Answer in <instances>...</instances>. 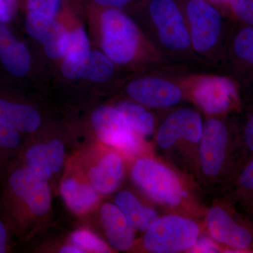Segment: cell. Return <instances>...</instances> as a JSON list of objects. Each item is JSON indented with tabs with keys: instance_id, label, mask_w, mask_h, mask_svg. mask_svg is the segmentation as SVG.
Segmentation results:
<instances>
[{
	"instance_id": "2",
	"label": "cell",
	"mask_w": 253,
	"mask_h": 253,
	"mask_svg": "<svg viewBox=\"0 0 253 253\" xmlns=\"http://www.w3.org/2000/svg\"><path fill=\"white\" fill-rule=\"evenodd\" d=\"M199 233L194 221L179 216H166L156 219L146 229L143 244L151 253H179L191 249Z\"/></svg>"
},
{
	"instance_id": "7",
	"label": "cell",
	"mask_w": 253,
	"mask_h": 253,
	"mask_svg": "<svg viewBox=\"0 0 253 253\" xmlns=\"http://www.w3.org/2000/svg\"><path fill=\"white\" fill-rule=\"evenodd\" d=\"M187 15L195 49L198 51L211 49L220 34L219 12L204 0H191L188 4Z\"/></svg>"
},
{
	"instance_id": "9",
	"label": "cell",
	"mask_w": 253,
	"mask_h": 253,
	"mask_svg": "<svg viewBox=\"0 0 253 253\" xmlns=\"http://www.w3.org/2000/svg\"><path fill=\"white\" fill-rule=\"evenodd\" d=\"M203 125L199 113L191 109H181L166 120L158 131L157 142L163 149L172 147L180 139L199 142L203 133Z\"/></svg>"
},
{
	"instance_id": "22",
	"label": "cell",
	"mask_w": 253,
	"mask_h": 253,
	"mask_svg": "<svg viewBox=\"0 0 253 253\" xmlns=\"http://www.w3.org/2000/svg\"><path fill=\"white\" fill-rule=\"evenodd\" d=\"M116 109L123 113L129 126L137 135L149 136L154 131V118L142 106L124 101L120 103Z\"/></svg>"
},
{
	"instance_id": "15",
	"label": "cell",
	"mask_w": 253,
	"mask_h": 253,
	"mask_svg": "<svg viewBox=\"0 0 253 253\" xmlns=\"http://www.w3.org/2000/svg\"><path fill=\"white\" fill-rule=\"evenodd\" d=\"M124 174L122 157L117 153L109 152L89 168L86 178L101 196H106L116 191Z\"/></svg>"
},
{
	"instance_id": "4",
	"label": "cell",
	"mask_w": 253,
	"mask_h": 253,
	"mask_svg": "<svg viewBox=\"0 0 253 253\" xmlns=\"http://www.w3.org/2000/svg\"><path fill=\"white\" fill-rule=\"evenodd\" d=\"M102 46L113 62L125 64L135 55L137 31L130 18L117 9L106 10L101 16Z\"/></svg>"
},
{
	"instance_id": "11",
	"label": "cell",
	"mask_w": 253,
	"mask_h": 253,
	"mask_svg": "<svg viewBox=\"0 0 253 253\" xmlns=\"http://www.w3.org/2000/svg\"><path fill=\"white\" fill-rule=\"evenodd\" d=\"M228 131L225 125L218 120L206 123L201 136L200 158L203 170L210 176L221 170L225 160Z\"/></svg>"
},
{
	"instance_id": "31",
	"label": "cell",
	"mask_w": 253,
	"mask_h": 253,
	"mask_svg": "<svg viewBox=\"0 0 253 253\" xmlns=\"http://www.w3.org/2000/svg\"><path fill=\"white\" fill-rule=\"evenodd\" d=\"M7 222L0 217V253H6L9 247V228Z\"/></svg>"
},
{
	"instance_id": "21",
	"label": "cell",
	"mask_w": 253,
	"mask_h": 253,
	"mask_svg": "<svg viewBox=\"0 0 253 253\" xmlns=\"http://www.w3.org/2000/svg\"><path fill=\"white\" fill-rule=\"evenodd\" d=\"M26 26L28 33L44 48L54 44L66 31L54 17L38 11H28Z\"/></svg>"
},
{
	"instance_id": "37",
	"label": "cell",
	"mask_w": 253,
	"mask_h": 253,
	"mask_svg": "<svg viewBox=\"0 0 253 253\" xmlns=\"http://www.w3.org/2000/svg\"><path fill=\"white\" fill-rule=\"evenodd\" d=\"M251 2H252L253 4V0H251Z\"/></svg>"
},
{
	"instance_id": "25",
	"label": "cell",
	"mask_w": 253,
	"mask_h": 253,
	"mask_svg": "<svg viewBox=\"0 0 253 253\" xmlns=\"http://www.w3.org/2000/svg\"><path fill=\"white\" fill-rule=\"evenodd\" d=\"M71 244L78 246L84 253H111V249L106 242L90 229L81 228L73 231L70 236Z\"/></svg>"
},
{
	"instance_id": "30",
	"label": "cell",
	"mask_w": 253,
	"mask_h": 253,
	"mask_svg": "<svg viewBox=\"0 0 253 253\" xmlns=\"http://www.w3.org/2000/svg\"><path fill=\"white\" fill-rule=\"evenodd\" d=\"M193 253H218L219 249L217 246L208 238L203 237L196 240L194 246L191 248Z\"/></svg>"
},
{
	"instance_id": "17",
	"label": "cell",
	"mask_w": 253,
	"mask_h": 253,
	"mask_svg": "<svg viewBox=\"0 0 253 253\" xmlns=\"http://www.w3.org/2000/svg\"><path fill=\"white\" fill-rule=\"evenodd\" d=\"M0 60L6 69L18 77L24 76L31 67L29 51L16 41L7 28L0 22Z\"/></svg>"
},
{
	"instance_id": "26",
	"label": "cell",
	"mask_w": 253,
	"mask_h": 253,
	"mask_svg": "<svg viewBox=\"0 0 253 253\" xmlns=\"http://www.w3.org/2000/svg\"><path fill=\"white\" fill-rule=\"evenodd\" d=\"M237 58L253 68V26H246L239 32L234 41Z\"/></svg>"
},
{
	"instance_id": "19",
	"label": "cell",
	"mask_w": 253,
	"mask_h": 253,
	"mask_svg": "<svg viewBox=\"0 0 253 253\" xmlns=\"http://www.w3.org/2000/svg\"><path fill=\"white\" fill-rule=\"evenodd\" d=\"M90 51L89 39L83 28H77L70 33L62 64L63 76L68 79L81 78L83 63Z\"/></svg>"
},
{
	"instance_id": "23",
	"label": "cell",
	"mask_w": 253,
	"mask_h": 253,
	"mask_svg": "<svg viewBox=\"0 0 253 253\" xmlns=\"http://www.w3.org/2000/svg\"><path fill=\"white\" fill-rule=\"evenodd\" d=\"M114 66L106 55L90 51L82 67L81 78L95 83L107 81L112 76Z\"/></svg>"
},
{
	"instance_id": "27",
	"label": "cell",
	"mask_w": 253,
	"mask_h": 253,
	"mask_svg": "<svg viewBox=\"0 0 253 253\" xmlns=\"http://www.w3.org/2000/svg\"><path fill=\"white\" fill-rule=\"evenodd\" d=\"M63 0H28V11H38L54 17L59 12Z\"/></svg>"
},
{
	"instance_id": "32",
	"label": "cell",
	"mask_w": 253,
	"mask_h": 253,
	"mask_svg": "<svg viewBox=\"0 0 253 253\" xmlns=\"http://www.w3.org/2000/svg\"><path fill=\"white\" fill-rule=\"evenodd\" d=\"M244 138L246 146L253 153V114L250 116L245 125Z\"/></svg>"
},
{
	"instance_id": "28",
	"label": "cell",
	"mask_w": 253,
	"mask_h": 253,
	"mask_svg": "<svg viewBox=\"0 0 253 253\" xmlns=\"http://www.w3.org/2000/svg\"><path fill=\"white\" fill-rule=\"evenodd\" d=\"M231 8L238 17L253 26V4L251 0H229Z\"/></svg>"
},
{
	"instance_id": "13",
	"label": "cell",
	"mask_w": 253,
	"mask_h": 253,
	"mask_svg": "<svg viewBox=\"0 0 253 253\" xmlns=\"http://www.w3.org/2000/svg\"><path fill=\"white\" fill-rule=\"evenodd\" d=\"M236 95L232 82L221 77L204 78L198 83L194 91L198 104L209 113L224 112L230 107Z\"/></svg>"
},
{
	"instance_id": "3",
	"label": "cell",
	"mask_w": 253,
	"mask_h": 253,
	"mask_svg": "<svg viewBox=\"0 0 253 253\" xmlns=\"http://www.w3.org/2000/svg\"><path fill=\"white\" fill-rule=\"evenodd\" d=\"M131 174L136 185L156 202L170 206L180 203L184 195L180 181L163 165L149 158H141L133 165Z\"/></svg>"
},
{
	"instance_id": "33",
	"label": "cell",
	"mask_w": 253,
	"mask_h": 253,
	"mask_svg": "<svg viewBox=\"0 0 253 253\" xmlns=\"http://www.w3.org/2000/svg\"><path fill=\"white\" fill-rule=\"evenodd\" d=\"M13 6L9 0H0V22H8L11 19Z\"/></svg>"
},
{
	"instance_id": "8",
	"label": "cell",
	"mask_w": 253,
	"mask_h": 253,
	"mask_svg": "<svg viewBox=\"0 0 253 253\" xmlns=\"http://www.w3.org/2000/svg\"><path fill=\"white\" fill-rule=\"evenodd\" d=\"M22 166L49 181L64 166L66 148L58 139L32 144L21 153Z\"/></svg>"
},
{
	"instance_id": "12",
	"label": "cell",
	"mask_w": 253,
	"mask_h": 253,
	"mask_svg": "<svg viewBox=\"0 0 253 253\" xmlns=\"http://www.w3.org/2000/svg\"><path fill=\"white\" fill-rule=\"evenodd\" d=\"M131 97L146 106L169 107L181 99V91L172 83L158 78H141L131 82L126 88Z\"/></svg>"
},
{
	"instance_id": "34",
	"label": "cell",
	"mask_w": 253,
	"mask_h": 253,
	"mask_svg": "<svg viewBox=\"0 0 253 253\" xmlns=\"http://www.w3.org/2000/svg\"><path fill=\"white\" fill-rule=\"evenodd\" d=\"M95 2L109 7H119L129 2V0H94Z\"/></svg>"
},
{
	"instance_id": "5",
	"label": "cell",
	"mask_w": 253,
	"mask_h": 253,
	"mask_svg": "<svg viewBox=\"0 0 253 253\" xmlns=\"http://www.w3.org/2000/svg\"><path fill=\"white\" fill-rule=\"evenodd\" d=\"M91 121L95 134L103 144L128 156L136 154L140 149L137 134L116 108L99 106L93 111Z\"/></svg>"
},
{
	"instance_id": "29",
	"label": "cell",
	"mask_w": 253,
	"mask_h": 253,
	"mask_svg": "<svg viewBox=\"0 0 253 253\" xmlns=\"http://www.w3.org/2000/svg\"><path fill=\"white\" fill-rule=\"evenodd\" d=\"M239 183L242 189L253 194V158L240 174Z\"/></svg>"
},
{
	"instance_id": "1",
	"label": "cell",
	"mask_w": 253,
	"mask_h": 253,
	"mask_svg": "<svg viewBox=\"0 0 253 253\" xmlns=\"http://www.w3.org/2000/svg\"><path fill=\"white\" fill-rule=\"evenodd\" d=\"M49 181L22 165H15L6 175L2 197L8 225L23 234L33 219L44 217L51 207Z\"/></svg>"
},
{
	"instance_id": "18",
	"label": "cell",
	"mask_w": 253,
	"mask_h": 253,
	"mask_svg": "<svg viewBox=\"0 0 253 253\" xmlns=\"http://www.w3.org/2000/svg\"><path fill=\"white\" fill-rule=\"evenodd\" d=\"M0 120L23 133L34 132L41 125V116L36 109L28 105L18 104L1 98Z\"/></svg>"
},
{
	"instance_id": "10",
	"label": "cell",
	"mask_w": 253,
	"mask_h": 253,
	"mask_svg": "<svg viewBox=\"0 0 253 253\" xmlns=\"http://www.w3.org/2000/svg\"><path fill=\"white\" fill-rule=\"evenodd\" d=\"M208 229L213 239L242 253L249 251L252 246V232L246 226L237 222L226 211L213 208L208 213Z\"/></svg>"
},
{
	"instance_id": "24",
	"label": "cell",
	"mask_w": 253,
	"mask_h": 253,
	"mask_svg": "<svg viewBox=\"0 0 253 253\" xmlns=\"http://www.w3.org/2000/svg\"><path fill=\"white\" fill-rule=\"evenodd\" d=\"M21 133L0 120V165L21 153L23 146Z\"/></svg>"
},
{
	"instance_id": "6",
	"label": "cell",
	"mask_w": 253,
	"mask_h": 253,
	"mask_svg": "<svg viewBox=\"0 0 253 253\" xmlns=\"http://www.w3.org/2000/svg\"><path fill=\"white\" fill-rule=\"evenodd\" d=\"M150 13L165 45L172 49H185L189 46V33L173 0H153Z\"/></svg>"
},
{
	"instance_id": "14",
	"label": "cell",
	"mask_w": 253,
	"mask_h": 253,
	"mask_svg": "<svg viewBox=\"0 0 253 253\" xmlns=\"http://www.w3.org/2000/svg\"><path fill=\"white\" fill-rule=\"evenodd\" d=\"M60 193L68 209L77 215L89 212L99 203L101 195L87 178L76 174L65 176L60 185Z\"/></svg>"
},
{
	"instance_id": "36",
	"label": "cell",
	"mask_w": 253,
	"mask_h": 253,
	"mask_svg": "<svg viewBox=\"0 0 253 253\" xmlns=\"http://www.w3.org/2000/svg\"><path fill=\"white\" fill-rule=\"evenodd\" d=\"M217 1H229V0H217Z\"/></svg>"
},
{
	"instance_id": "35",
	"label": "cell",
	"mask_w": 253,
	"mask_h": 253,
	"mask_svg": "<svg viewBox=\"0 0 253 253\" xmlns=\"http://www.w3.org/2000/svg\"><path fill=\"white\" fill-rule=\"evenodd\" d=\"M59 252L62 253H83L84 251L78 248V246L70 244L62 246L60 249Z\"/></svg>"
},
{
	"instance_id": "16",
	"label": "cell",
	"mask_w": 253,
	"mask_h": 253,
	"mask_svg": "<svg viewBox=\"0 0 253 253\" xmlns=\"http://www.w3.org/2000/svg\"><path fill=\"white\" fill-rule=\"evenodd\" d=\"M100 220L110 245L117 251L130 249L135 241L134 228L116 204H105L99 211Z\"/></svg>"
},
{
	"instance_id": "38",
	"label": "cell",
	"mask_w": 253,
	"mask_h": 253,
	"mask_svg": "<svg viewBox=\"0 0 253 253\" xmlns=\"http://www.w3.org/2000/svg\"><path fill=\"white\" fill-rule=\"evenodd\" d=\"M252 246V247H253V244H252V246Z\"/></svg>"
},
{
	"instance_id": "20",
	"label": "cell",
	"mask_w": 253,
	"mask_h": 253,
	"mask_svg": "<svg viewBox=\"0 0 253 253\" xmlns=\"http://www.w3.org/2000/svg\"><path fill=\"white\" fill-rule=\"evenodd\" d=\"M114 201L131 225L138 230H146L158 219L156 211L145 207L129 191H123L118 193Z\"/></svg>"
}]
</instances>
